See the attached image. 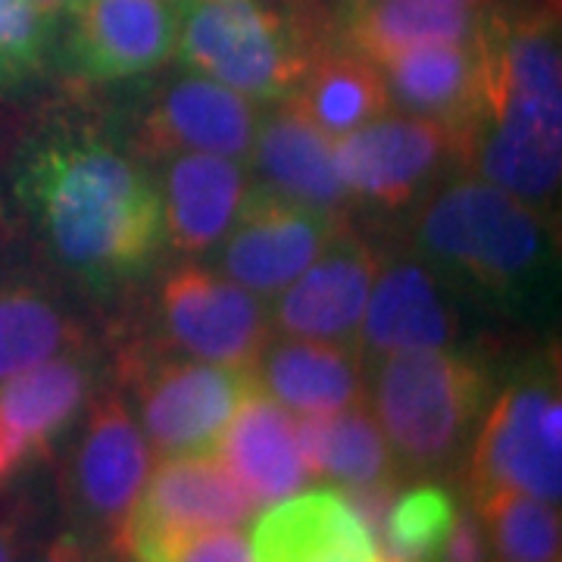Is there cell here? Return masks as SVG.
Instances as JSON below:
<instances>
[{"instance_id": "obj_1", "label": "cell", "mask_w": 562, "mask_h": 562, "mask_svg": "<svg viewBox=\"0 0 562 562\" xmlns=\"http://www.w3.org/2000/svg\"><path fill=\"white\" fill-rule=\"evenodd\" d=\"M16 194L57 260L85 279L138 276L166 244L160 188L94 135L38 144L22 160Z\"/></svg>"}, {"instance_id": "obj_2", "label": "cell", "mask_w": 562, "mask_h": 562, "mask_svg": "<svg viewBox=\"0 0 562 562\" xmlns=\"http://www.w3.org/2000/svg\"><path fill=\"white\" fill-rule=\"evenodd\" d=\"M338 44L319 0H179V60L247 101H288L322 50Z\"/></svg>"}, {"instance_id": "obj_3", "label": "cell", "mask_w": 562, "mask_h": 562, "mask_svg": "<svg viewBox=\"0 0 562 562\" xmlns=\"http://www.w3.org/2000/svg\"><path fill=\"white\" fill-rule=\"evenodd\" d=\"M491 382L472 357L438 350H401L382 357L375 379V416L403 479L447 469L469 443Z\"/></svg>"}, {"instance_id": "obj_4", "label": "cell", "mask_w": 562, "mask_h": 562, "mask_svg": "<svg viewBox=\"0 0 562 562\" xmlns=\"http://www.w3.org/2000/svg\"><path fill=\"white\" fill-rule=\"evenodd\" d=\"M419 247L494 297L522 294L547 257L543 216L479 176L443 184L416 222Z\"/></svg>"}, {"instance_id": "obj_5", "label": "cell", "mask_w": 562, "mask_h": 562, "mask_svg": "<svg viewBox=\"0 0 562 562\" xmlns=\"http://www.w3.org/2000/svg\"><path fill=\"white\" fill-rule=\"evenodd\" d=\"M120 379L138 403L144 438L160 457H216L257 372L184 357L150 335L122 350Z\"/></svg>"}, {"instance_id": "obj_6", "label": "cell", "mask_w": 562, "mask_h": 562, "mask_svg": "<svg viewBox=\"0 0 562 562\" xmlns=\"http://www.w3.org/2000/svg\"><path fill=\"white\" fill-rule=\"evenodd\" d=\"M254 513V497L220 457H162L110 543L128 562H181L201 535L241 528Z\"/></svg>"}, {"instance_id": "obj_7", "label": "cell", "mask_w": 562, "mask_h": 562, "mask_svg": "<svg viewBox=\"0 0 562 562\" xmlns=\"http://www.w3.org/2000/svg\"><path fill=\"white\" fill-rule=\"evenodd\" d=\"M472 506L497 491L560 503L562 403L557 372H528L487 409L465 462Z\"/></svg>"}, {"instance_id": "obj_8", "label": "cell", "mask_w": 562, "mask_h": 562, "mask_svg": "<svg viewBox=\"0 0 562 562\" xmlns=\"http://www.w3.org/2000/svg\"><path fill=\"white\" fill-rule=\"evenodd\" d=\"M154 469V447L116 391L91 394L88 416L63 472V494L88 531L116 538Z\"/></svg>"}, {"instance_id": "obj_9", "label": "cell", "mask_w": 562, "mask_h": 562, "mask_svg": "<svg viewBox=\"0 0 562 562\" xmlns=\"http://www.w3.org/2000/svg\"><path fill=\"white\" fill-rule=\"evenodd\" d=\"M160 338L184 357L254 369L272 341V319L254 291L181 262L160 284Z\"/></svg>"}, {"instance_id": "obj_10", "label": "cell", "mask_w": 562, "mask_h": 562, "mask_svg": "<svg viewBox=\"0 0 562 562\" xmlns=\"http://www.w3.org/2000/svg\"><path fill=\"white\" fill-rule=\"evenodd\" d=\"M335 162L350 201L397 213L457 166V140L441 122L384 113L335 138Z\"/></svg>"}, {"instance_id": "obj_11", "label": "cell", "mask_w": 562, "mask_h": 562, "mask_svg": "<svg viewBox=\"0 0 562 562\" xmlns=\"http://www.w3.org/2000/svg\"><path fill=\"white\" fill-rule=\"evenodd\" d=\"M344 213L288 201L266 184L247 188L220 254L222 272L257 297H276L325 250Z\"/></svg>"}, {"instance_id": "obj_12", "label": "cell", "mask_w": 562, "mask_h": 562, "mask_svg": "<svg viewBox=\"0 0 562 562\" xmlns=\"http://www.w3.org/2000/svg\"><path fill=\"white\" fill-rule=\"evenodd\" d=\"M260 128L257 106L220 81L188 76L169 81L147 103L135 132L144 160H172L184 154H216L244 160Z\"/></svg>"}, {"instance_id": "obj_13", "label": "cell", "mask_w": 562, "mask_h": 562, "mask_svg": "<svg viewBox=\"0 0 562 562\" xmlns=\"http://www.w3.org/2000/svg\"><path fill=\"white\" fill-rule=\"evenodd\" d=\"M66 57L88 81L147 76L176 57L179 3L172 0H79Z\"/></svg>"}, {"instance_id": "obj_14", "label": "cell", "mask_w": 562, "mask_h": 562, "mask_svg": "<svg viewBox=\"0 0 562 562\" xmlns=\"http://www.w3.org/2000/svg\"><path fill=\"white\" fill-rule=\"evenodd\" d=\"M379 266L375 247L344 222L301 279L281 291L272 325L284 338L353 341Z\"/></svg>"}, {"instance_id": "obj_15", "label": "cell", "mask_w": 562, "mask_h": 562, "mask_svg": "<svg viewBox=\"0 0 562 562\" xmlns=\"http://www.w3.org/2000/svg\"><path fill=\"white\" fill-rule=\"evenodd\" d=\"M91 366L66 353L0 384V484L38 457L91 401Z\"/></svg>"}, {"instance_id": "obj_16", "label": "cell", "mask_w": 562, "mask_h": 562, "mask_svg": "<svg viewBox=\"0 0 562 562\" xmlns=\"http://www.w3.org/2000/svg\"><path fill=\"white\" fill-rule=\"evenodd\" d=\"M254 562H382L369 528L341 491H306L272 503L254 525Z\"/></svg>"}, {"instance_id": "obj_17", "label": "cell", "mask_w": 562, "mask_h": 562, "mask_svg": "<svg viewBox=\"0 0 562 562\" xmlns=\"http://www.w3.org/2000/svg\"><path fill=\"white\" fill-rule=\"evenodd\" d=\"M391 103L409 116L447 125L453 140L484 113V81L479 38L469 44H425L382 63Z\"/></svg>"}, {"instance_id": "obj_18", "label": "cell", "mask_w": 562, "mask_h": 562, "mask_svg": "<svg viewBox=\"0 0 562 562\" xmlns=\"http://www.w3.org/2000/svg\"><path fill=\"white\" fill-rule=\"evenodd\" d=\"M357 338L379 357L438 350L457 338V313L425 262L397 260L379 266Z\"/></svg>"}, {"instance_id": "obj_19", "label": "cell", "mask_w": 562, "mask_h": 562, "mask_svg": "<svg viewBox=\"0 0 562 562\" xmlns=\"http://www.w3.org/2000/svg\"><path fill=\"white\" fill-rule=\"evenodd\" d=\"M294 425L297 419L291 409L269 397L257 382L222 435L216 457L257 506L288 501L310 484Z\"/></svg>"}, {"instance_id": "obj_20", "label": "cell", "mask_w": 562, "mask_h": 562, "mask_svg": "<svg viewBox=\"0 0 562 562\" xmlns=\"http://www.w3.org/2000/svg\"><path fill=\"white\" fill-rule=\"evenodd\" d=\"M250 154L269 191L325 213L347 210L350 194L335 162V138L319 132L291 101L262 113Z\"/></svg>"}, {"instance_id": "obj_21", "label": "cell", "mask_w": 562, "mask_h": 562, "mask_svg": "<svg viewBox=\"0 0 562 562\" xmlns=\"http://www.w3.org/2000/svg\"><path fill=\"white\" fill-rule=\"evenodd\" d=\"M162 232L184 257H201L228 235L247 198V172L232 157L184 154L162 179Z\"/></svg>"}, {"instance_id": "obj_22", "label": "cell", "mask_w": 562, "mask_h": 562, "mask_svg": "<svg viewBox=\"0 0 562 562\" xmlns=\"http://www.w3.org/2000/svg\"><path fill=\"white\" fill-rule=\"evenodd\" d=\"M254 372L262 391L297 416L338 413L344 406L369 401L360 347L350 341H269Z\"/></svg>"}, {"instance_id": "obj_23", "label": "cell", "mask_w": 562, "mask_h": 562, "mask_svg": "<svg viewBox=\"0 0 562 562\" xmlns=\"http://www.w3.org/2000/svg\"><path fill=\"white\" fill-rule=\"evenodd\" d=\"M484 10L443 0H362L338 13V44L382 66L425 44H469L482 35Z\"/></svg>"}, {"instance_id": "obj_24", "label": "cell", "mask_w": 562, "mask_h": 562, "mask_svg": "<svg viewBox=\"0 0 562 562\" xmlns=\"http://www.w3.org/2000/svg\"><path fill=\"white\" fill-rule=\"evenodd\" d=\"M297 450L310 482L362 487L403 479L394 450L369 401L344 406L338 413H310L294 425Z\"/></svg>"}, {"instance_id": "obj_25", "label": "cell", "mask_w": 562, "mask_h": 562, "mask_svg": "<svg viewBox=\"0 0 562 562\" xmlns=\"http://www.w3.org/2000/svg\"><path fill=\"white\" fill-rule=\"evenodd\" d=\"M88 331L50 288L35 281L0 284V384L66 353H81Z\"/></svg>"}, {"instance_id": "obj_26", "label": "cell", "mask_w": 562, "mask_h": 562, "mask_svg": "<svg viewBox=\"0 0 562 562\" xmlns=\"http://www.w3.org/2000/svg\"><path fill=\"white\" fill-rule=\"evenodd\" d=\"M288 101L328 138H341L366 122L391 113L382 66L341 44L322 50Z\"/></svg>"}, {"instance_id": "obj_27", "label": "cell", "mask_w": 562, "mask_h": 562, "mask_svg": "<svg viewBox=\"0 0 562 562\" xmlns=\"http://www.w3.org/2000/svg\"><path fill=\"white\" fill-rule=\"evenodd\" d=\"M479 513L494 562H562V525L557 503L519 491H497L472 506Z\"/></svg>"}, {"instance_id": "obj_28", "label": "cell", "mask_w": 562, "mask_h": 562, "mask_svg": "<svg viewBox=\"0 0 562 562\" xmlns=\"http://www.w3.org/2000/svg\"><path fill=\"white\" fill-rule=\"evenodd\" d=\"M457 501L435 482L401 487L387 509L379 553L391 562H431L441 553L443 538L457 519Z\"/></svg>"}, {"instance_id": "obj_29", "label": "cell", "mask_w": 562, "mask_h": 562, "mask_svg": "<svg viewBox=\"0 0 562 562\" xmlns=\"http://www.w3.org/2000/svg\"><path fill=\"white\" fill-rule=\"evenodd\" d=\"M50 16L32 0H0V88H20L44 69Z\"/></svg>"}, {"instance_id": "obj_30", "label": "cell", "mask_w": 562, "mask_h": 562, "mask_svg": "<svg viewBox=\"0 0 562 562\" xmlns=\"http://www.w3.org/2000/svg\"><path fill=\"white\" fill-rule=\"evenodd\" d=\"M443 562H487V541H484V528L479 513L457 509L453 528L443 538Z\"/></svg>"}, {"instance_id": "obj_31", "label": "cell", "mask_w": 562, "mask_h": 562, "mask_svg": "<svg viewBox=\"0 0 562 562\" xmlns=\"http://www.w3.org/2000/svg\"><path fill=\"white\" fill-rule=\"evenodd\" d=\"M181 562H254V553L241 528H216L191 543Z\"/></svg>"}, {"instance_id": "obj_32", "label": "cell", "mask_w": 562, "mask_h": 562, "mask_svg": "<svg viewBox=\"0 0 562 562\" xmlns=\"http://www.w3.org/2000/svg\"><path fill=\"white\" fill-rule=\"evenodd\" d=\"M29 562H98V557L91 553V547L85 543L81 535L66 531L60 538H54L47 547H41Z\"/></svg>"}, {"instance_id": "obj_33", "label": "cell", "mask_w": 562, "mask_h": 562, "mask_svg": "<svg viewBox=\"0 0 562 562\" xmlns=\"http://www.w3.org/2000/svg\"><path fill=\"white\" fill-rule=\"evenodd\" d=\"M20 550V525L0 519V562H16Z\"/></svg>"}, {"instance_id": "obj_34", "label": "cell", "mask_w": 562, "mask_h": 562, "mask_svg": "<svg viewBox=\"0 0 562 562\" xmlns=\"http://www.w3.org/2000/svg\"><path fill=\"white\" fill-rule=\"evenodd\" d=\"M32 3L38 7L44 16H50V20H54V16H60V13H69L79 0H32Z\"/></svg>"}, {"instance_id": "obj_35", "label": "cell", "mask_w": 562, "mask_h": 562, "mask_svg": "<svg viewBox=\"0 0 562 562\" xmlns=\"http://www.w3.org/2000/svg\"><path fill=\"white\" fill-rule=\"evenodd\" d=\"M443 3H453V7H469V10H491L497 0H443Z\"/></svg>"}, {"instance_id": "obj_36", "label": "cell", "mask_w": 562, "mask_h": 562, "mask_svg": "<svg viewBox=\"0 0 562 562\" xmlns=\"http://www.w3.org/2000/svg\"><path fill=\"white\" fill-rule=\"evenodd\" d=\"M335 3H338V13H341V10L353 7V3H362V0H335Z\"/></svg>"}, {"instance_id": "obj_37", "label": "cell", "mask_w": 562, "mask_h": 562, "mask_svg": "<svg viewBox=\"0 0 562 562\" xmlns=\"http://www.w3.org/2000/svg\"><path fill=\"white\" fill-rule=\"evenodd\" d=\"M382 562H391V560H382Z\"/></svg>"}]
</instances>
